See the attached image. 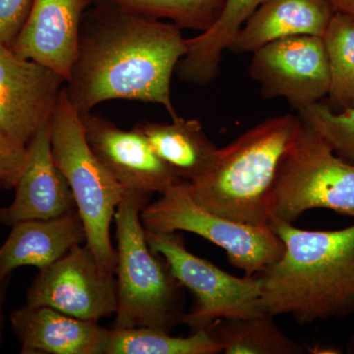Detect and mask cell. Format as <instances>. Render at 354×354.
<instances>
[{
	"instance_id": "cell-1",
	"label": "cell",
	"mask_w": 354,
	"mask_h": 354,
	"mask_svg": "<svg viewBox=\"0 0 354 354\" xmlns=\"http://www.w3.org/2000/svg\"><path fill=\"white\" fill-rule=\"evenodd\" d=\"M187 51V39L165 23L104 1L83 14L78 55L65 84L79 114L111 100L160 104L172 120V73Z\"/></svg>"
},
{
	"instance_id": "cell-13",
	"label": "cell",
	"mask_w": 354,
	"mask_h": 354,
	"mask_svg": "<svg viewBox=\"0 0 354 354\" xmlns=\"http://www.w3.org/2000/svg\"><path fill=\"white\" fill-rule=\"evenodd\" d=\"M91 4L92 0H32L24 24L8 48L68 80L78 55L83 14Z\"/></svg>"
},
{
	"instance_id": "cell-26",
	"label": "cell",
	"mask_w": 354,
	"mask_h": 354,
	"mask_svg": "<svg viewBox=\"0 0 354 354\" xmlns=\"http://www.w3.org/2000/svg\"><path fill=\"white\" fill-rule=\"evenodd\" d=\"M32 0H0V46H10L31 9Z\"/></svg>"
},
{
	"instance_id": "cell-27",
	"label": "cell",
	"mask_w": 354,
	"mask_h": 354,
	"mask_svg": "<svg viewBox=\"0 0 354 354\" xmlns=\"http://www.w3.org/2000/svg\"><path fill=\"white\" fill-rule=\"evenodd\" d=\"M11 277H7L2 283H0V346L3 342V330L6 327V319H4V305H6L7 292L10 285Z\"/></svg>"
},
{
	"instance_id": "cell-21",
	"label": "cell",
	"mask_w": 354,
	"mask_h": 354,
	"mask_svg": "<svg viewBox=\"0 0 354 354\" xmlns=\"http://www.w3.org/2000/svg\"><path fill=\"white\" fill-rule=\"evenodd\" d=\"M221 348L208 330H199L187 337L149 329L111 330L106 354H216Z\"/></svg>"
},
{
	"instance_id": "cell-19",
	"label": "cell",
	"mask_w": 354,
	"mask_h": 354,
	"mask_svg": "<svg viewBox=\"0 0 354 354\" xmlns=\"http://www.w3.org/2000/svg\"><path fill=\"white\" fill-rule=\"evenodd\" d=\"M266 0H225L218 21L196 37L187 39V51L176 66L178 78L206 85L216 78L221 55L251 14Z\"/></svg>"
},
{
	"instance_id": "cell-30",
	"label": "cell",
	"mask_w": 354,
	"mask_h": 354,
	"mask_svg": "<svg viewBox=\"0 0 354 354\" xmlns=\"http://www.w3.org/2000/svg\"><path fill=\"white\" fill-rule=\"evenodd\" d=\"M92 1H93V0H92Z\"/></svg>"
},
{
	"instance_id": "cell-17",
	"label": "cell",
	"mask_w": 354,
	"mask_h": 354,
	"mask_svg": "<svg viewBox=\"0 0 354 354\" xmlns=\"http://www.w3.org/2000/svg\"><path fill=\"white\" fill-rule=\"evenodd\" d=\"M335 10L329 0H266L246 20L228 50L254 53L288 37H323Z\"/></svg>"
},
{
	"instance_id": "cell-12",
	"label": "cell",
	"mask_w": 354,
	"mask_h": 354,
	"mask_svg": "<svg viewBox=\"0 0 354 354\" xmlns=\"http://www.w3.org/2000/svg\"><path fill=\"white\" fill-rule=\"evenodd\" d=\"M80 118L91 151L127 190L162 194L181 181L172 174L136 128L125 131L92 111L81 114Z\"/></svg>"
},
{
	"instance_id": "cell-16",
	"label": "cell",
	"mask_w": 354,
	"mask_h": 354,
	"mask_svg": "<svg viewBox=\"0 0 354 354\" xmlns=\"http://www.w3.org/2000/svg\"><path fill=\"white\" fill-rule=\"evenodd\" d=\"M11 227L0 246V283L20 267L30 266L41 271L86 241L77 209L53 220L21 221Z\"/></svg>"
},
{
	"instance_id": "cell-23",
	"label": "cell",
	"mask_w": 354,
	"mask_h": 354,
	"mask_svg": "<svg viewBox=\"0 0 354 354\" xmlns=\"http://www.w3.org/2000/svg\"><path fill=\"white\" fill-rule=\"evenodd\" d=\"M122 7L149 17L167 18L183 29L206 32L223 12L225 0H93Z\"/></svg>"
},
{
	"instance_id": "cell-7",
	"label": "cell",
	"mask_w": 354,
	"mask_h": 354,
	"mask_svg": "<svg viewBox=\"0 0 354 354\" xmlns=\"http://www.w3.org/2000/svg\"><path fill=\"white\" fill-rule=\"evenodd\" d=\"M148 232H191L216 244L235 268L254 276L283 255L285 244L269 227H251L203 208L191 195L189 183L179 181L148 203L140 213Z\"/></svg>"
},
{
	"instance_id": "cell-4",
	"label": "cell",
	"mask_w": 354,
	"mask_h": 354,
	"mask_svg": "<svg viewBox=\"0 0 354 354\" xmlns=\"http://www.w3.org/2000/svg\"><path fill=\"white\" fill-rule=\"evenodd\" d=\"M152 195L129 191L114 215L118 307L113 329L149 328L171 333L183 322V286L162 256L151 250L140 213Z\"/></svg>"
},
{
	"instance_id": "cell-10",
	"label": "cell",
	"mask_w": 354,
	"mask_h": 354,
	"mask_svg": "<svg viewBox=\"0 0 354 354\" xmlns=\"http://www.w3.org/2000/svg\"><path fill=\"white\" fill-rule=\"evenodd\" d=\"M252 53L249 75L267 99L285 97L299 111L328 95L330 67L322 37L276 39Z\"/></svg>"
},
{
	"instance_id": "cell-14",
	"label": "cell",
	"mask_w": 354,
	"mask_h": 354,
	"mask_svg": "<svg viewBox=\"0 0 354 354\" xmlns=\"http://www.w3.org/2000/svg\"><path fill=\"white\" fill-rule=\"evenodd\" d=\"M26 147L28 162L14 187L15 196L8 206L0 208V223L6 227L21 221L53 220L77 209L68 181L53 160L50 122Z\"/></svg>"
},
{
	"instance_id": "cell-6",
	"label": "cell",
	"mask_w": 354,
	"mask_h": 354,
	"mask_svg": "<svg viewBox=\"0 0 354 354\" xmlns=\"http://www.w3.org/2000/svg\"><path fill=\"white\" fill-rule=\"evenodd\" d=\"M313 209L354 218V165L335 155L327 142L302 121L297 138L279 164L271 223H293Z\"/></svg>"
},
{
	"instance_id": "cell-9",
	"label": "cell",
	"mask_w": 354,
	"mask_h": 354,
	"mask_svg": "<svg viewBox=\"0 0 354 354\" xmlns=\"http://www.w3.org/2000/svg\"><path fill=\"white\" fill-rule=\"evenodd\" d=\"M26 304L48 306L82 320L115 314V276L102 272L87 244L72 247L39 271L26 293Z\"/></svg>"
},
{
	"instance_id": "cell-5",
	"label": "cell",
	"mask_w": 354,
	"mask_h": 354,
	"mask_svg": "<svg viewBox=\"0 0 354 354\" xmlns=\"http://www.w3.org/2000/svg\"><path fill=\"white\" fill-rule=\"evenodd\" d=\"M51 153L68 181L82 220L86 244L102 272L115 274L118 255L111 241V225L118 205L129 190L118 183L91 151L80 114L65 87L50 121Z\"/></svg>"
},
{
	"instance_id": "cell-11",
	"label": "cell",
	"mask_w": 354,
	"mask_h": 354,
	"mask_svg": "<svg viewBox=\"0 0 354 354\" xmlns=\"http://www.w3.org/2000/svg\"><path fill=\"white\" fill-rule=\"evenodd\" d=\"M65 84L55 70L0 46V130L27 146L50 122Z\"/></svg>"
},
{
	"instance_id": "cell-3",
	"label": "cell",
	"mask_w": 354,
	"mask_h": 354,
	"mask_svg": "<svg viewBox=\"0 0 354 354\" xmlns=\"http://www.w3.org/2000/svg\"><path fill=\"white\" fill-rule=\"evenodd\" d=\"M301 127L299 116H274L218 149L209 171L189 183L193 199L223 218L269 227L279 164Z\"/></svg>"
},
{
	"instance_id": "cell-18",
	"label": "cell",
	"mask_w": 354,
	"mask_h": 354,
	"mask_svg": "<svg viewBox=\"0 0 354 354\" xmlns=\"http://www.w3.org/2000/svg\"><path fill=\"white\" fill-rule=\"evenodd\" d=\"M145 136L177 179L192 183L204 176L215 162L218 148L207 136L198 120L177 116L171 123H138L134 127Z\"/></svg>"
},
{
	"instance_id": "cell-25",
	"label": "cell",
	"mask_w": 354,
	"mask_h": 354,
	"mask_svg": "<svg viewBox=\"0 0 354 354\" xmlns=\"http://www.w3.org/2000/svg\"><path fill=\"white\" fill-rule=\"evenodd\" d=\"M28 162L27 147L0 130V190L14 189Z\"/></svg>"
},
{
	"instance_id": "cell-29",
	"label": "cell",
	"mask_w": 354,
	"mask_h": 354,
	"mask_svg": "<svg viewBox=\"0 0 354 354\" xmlns=\"http://www.w3.org/2000/svg\"><path fill=\"white\" fill-rule=\"evenodd\" d=\"M346 353L349 354H354V334L353 337L349 339L348 344H346Z\"/></svg>"
},
{
	"instance_id": "cell-28",
	"label": "cell",
	"mask_w": 354,
	"mask_h": 354,
	"mask_svg": "<svg viewBox=\"0 0 354 354\" xmlns=\"http://www.w3.org/2000/svg\"><path fill=\"white\" fill-rule=\"evenodd\" d=\"M335 13L342 14L354 21V0H329Z\"/></svg>"
},
{
	"instance_id": "cell-24",
	"label": "cell",
	"mask_w": 354,
	"mask_h": 354,
	"mask_svg": "<svg viewBox=\"0 0 354 354\" xmlns=\"http://www.w3.org/2000/svg\"><path fill=\"white\" fill-rule=\"evenodd\" d=\"M300 120L315 130L335 155L354 165V108L337 113L328 104L317 102L299 109Z\"/></svg>"
},
{
	"instance_id": "cell-15",
	"label": "cell",
	"mask_w": 354,
	"mask_h": 354,
	"mask_svg": "<svg viewBox=\"0 0 354 354\" xmlns=\"http://www.w3.org/2000/svg\"><path fill=\"white\" fill-rule=\"evenodd\" d=\"M22 354H106L111 330L48 306L25 304L9 316Z\"/></svg>"
},
{
	"instance_id": "cell-8",
	"label": "cell",
	"mask_w": 354,
	"mask_h": 354,
	"mask_svg": "<svg viewBox=\"0 0 354 354\" xmlns=\"http://www.w3.org/2000/svg\"><path fill=\"white\" fill-rule=\"evenodd\" d=\"M146 237L151 250L164 258L174 278L194 295V307L185 313L183 322L194 332L209 329L220 319L248 318L266 313L258 274L239 278L223 271L188 251L178 232L146 230Z\"/></svg>"
},
{
	"instance_id": "cell-2",
	"label": "cell",
	"mask_w": 354,
	"mask_h": 354,
	"mask_svg": "<svg viewBox=\"0 0 354 354\" xmlns=\"http://www.w3.org/2000/svg\"><path fill=\"white\" fill-rule=\"evenodd\" d=\"M283 255L258 274L266 313L290 315L300 325L354 314V225L304 230L272 221Z\"/></svg>"
},
{
	"instance_id": "cell-22",
	"label": "cell",
	"mask_w": 354,
	"mask_h": 354,
	"mask_svg": "<svg viewBox=\"0 0 354 354\" xmlns=\"http://www.w3.org/2000/svg\"><path fill=\"white\" fill-rule=\"evenodd\" d=\"M322 38L330 67V102L342 111L354 108V21L335 13Z\"/></svg>"
},
{
	"instance_id": "cell-20",
	"label": "cell",
	"mask_w": 354,
	"mask_h": 354,
	"mask_svg": "<svg viewBox=\"0 0 354 354\" xmlns=\"http://www.w3.org/2000/svg\"><path fill=\"white\" fill-rule=\"evenodd\" d=\"M274 316L220 319L209 330L225 354H304L301 344L283 334Z\"/></svg>"
}]
</instances>
